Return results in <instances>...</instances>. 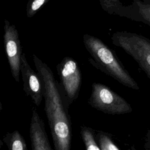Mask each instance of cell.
<instances>
[{
  "label": "cell",
  "mask_w": 150,
  "mask_h": 150,
  "mask_svg": "<svg viewBox=\"0 0 150 150\" xmlns=\"http://www.w3.org/2000/svg\"><path fill=\"white\" fill-rule=\"evenodd\" d=\"M49 0H29L26 6V15L28 18L33 16Z\"/></svg>",
  "instance_id": "cell-13"
},
{
  "label": "cell",
  "mask_w": 150,
  "mask_h": 150,
  "mask_svg": "<svg viewBox=\"0 0 150 150\" xmlns=\"http://www.w3.org/2000/svg\"><path fill=\"white\" fill-rule=\"evenodd\" d=\"M97 142L100 150H120L114 142L111 135L103 131H98L96 135Z\"/></svg>",
  "instance_id": "cell-12"
},
{
  "label": "cell",
  "mask_w": 150,
  "mask_h": 150,
  "mask_svg": "<svg viewBox=\"0 0 150 150\" xmlns=\"http://www.w3.org/2000/svg\"><path fill=\"white\" fill-rule=\"evenodd\" d=\"M59 78V84L66 98L70 105L78 98L81 86V72L76 60L65 56L56 66Z\"/></svg>",
  "instance_id": "cell-5"
},
{
  "label": "cell",
  "mask_w": 150,
  "mask_h": 150,
  "mask_svg": "<svg viewBox=\"0 0 150 150\" xmlns=\"http://www.w3.org/2000/svg\"><path fill=\"white\" fill-rule=\"evenodd\" d=\"M83 39L86 50L91 56L88 61L94 67L127 87L136 90L139 89L138 84L125 68L114 50L96 36L84 34Z\"/></svg>",
  "instance_id": "cell-2"
},
{
  "label": "cell",
  "mask_w": 150,
  "mask_h": 150,
  "mask_svg": "<svg viewBox=\"0 0 150 150\" xmlns=\"http://www.w3.org/2000/svg\"><path fill=\"white\" fill-rule=\"evenodd\" d=\"M88 104L103 113L118 115L130 113L132 108L129 103L107 86L94 82L91 84V93Z\"/></svg>",
  "instance_id": "cell-4"
},
{
  "label": "cell",
  "mask_w": 150,
  "mask_h": 150,
  "mask_svg": "<svg viewBox=\"0 0 150 150\" xmlns=\"http://www.w3.org/2000/svg\"><path fill=\"white\" fill-rule=\"evenodd\" d=\"M3 142L9 150H27L26 141L20 132L15 130L7 132L3 138Z\"/></svg>",
  "instance_id": "cell-10"
},
{
  "label": "cell",
  "mask_w": 150,
  "mask_h": 150,
  "mask_svg": "<svg viewBox=\"0 0 150 150\" xmlns=\"http://www.w3.org/2000/svg\"><path fill=\"white\" fill-rule=\"evenodd\" d=\"M148 147H146L147 149H150V132L149 133V135H148Z\"/></svg>",
  "instance_id": "cell-14"
},
{
  "label": "cell",
  "mask_w": 150,
  "mask_h": 150,
  "mask_svg": "<svg viewBox=\"0 0 150 150\" xmlns=\"http://www.w3.org/2000/svg\"><path fill=\"white\" fill-rule=\"evenodd\" d=\"M30 120L29 134L32 150H52L47 134L45 131L43 120L40 117L37 110L33 107Z\"/></svg>",
  "instance_id": "cell-8"
},
{
  "label": "cell",
  "mask_w": 150,
  "mask_h": 150,
  "mask_svg": "<svg viewBox=\"0 0 150 150\" xmlns=\"http://www.w3.org/2000/svg\"><path fill=\"white\" fill-rule=\"evenodd\" d=\"M131 10H122L120 16L142 22L150 26V2L135 0Z\"/></svg>",
  "instance_id": "cell-9"
},
{
  "label": "cell",
  "mask_w": 150,
  "mask_h": 150,
  "mask_svg": "<svg viewBox=\"0 0 150 150\" xmlns=\"http://www.w3.org/2000/svg\"><path fill=\"white\" fill-rule=\"evenodd\" d=\"M4 44L5 54L9 65L11 72L14 80L19 82L21 73L22 46L18 30L14 25L5 20Z\"/></svg>",
  "instance_id": "cell-6"
},
{
  "label": "cell",
  "mask_w": 150,
  "mask_h": 150,
  "mask_svg": "<svg viewBox=\"0 0 150 150\" xmlns=\"http://www.w3.org/2000/svg\"><path fill=\"white\" fill-rule=\"evenodd\" d=\"M32 59L45 85V111L54 148L55 150H70L72 139V125L68 111L69 106L51 69L35 53L32 54Z\"/></svg>",
  "instance_id": "cell-1"
},
{
  "label": "cell",
  "mask_w": 150,
  "mask_h": 150,
  "mask_svg": "<svg viewBox=\"0 0 150 150\" xmlns=\"http://www.w3.org/2000/svg\"><path fill=\"white\" fill-rule=\"evenodd\" d=\"M80 135L87 150H100L96 141V134L93 128L81 125L80 127Z\"/></svg>",
  "instance_id": "cell-11"
},
{
  "label": "cell",
  "mask_w": 150,
  "mask_h": 150,
  "mask_svg": "<svg viewBox=\"0 0 150 150\" xmlns=\"http://www.w3.org/2000/svg\"><path fill=\"white\" fill-rule=\"evenodd\" d=\"M144 2H146V3H148L150 2V0H142Z\"/></svg>",
  "instance_id": "cell-15"
},
{
  "label": "cell",
  "mask_w": 150,
  "mask_h": 150,
  "mask_svg": "<svg viewBox=\"0 0 150 150\" xmlns=\"http://www.w3.org/2000/svg\"><path fill=\"white\" fill-rule=\"evenodd\" d=\"M21 60V73L23 91L27 96L30 97L36 105L39 106L44 98L45 85L43 80L39 73L32 69L25 53H22Z\"/></svg>",
  "instance_id": "cell-7"
},
{
  "label": "cell",
  "mask_w": 150,
  "mask_h": 150,
  "mask_svg": "<svg viewBox=\"0 0 150 150\" xmlns=\"http://www.w3.org/2000/svg\"><path fill=\"white\" fill-rule=\"evenodd\" d=\"M111 39L114 45L133 58L150 81V39L140 34L121 31L114 33Z\"/></svg>",
  "instance_id": "cell-3"
}]
</instances>
